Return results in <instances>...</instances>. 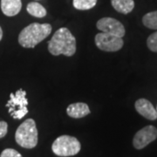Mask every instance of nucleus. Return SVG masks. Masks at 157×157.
I'll list each match as a JSON object with an SVG mask.
<instances>
[{
  "mask_svg": "<svg viewBox=\"0 0 157 157\" xmlns=\"http://www.w3.org/2000/svg\"><path fill=\"white\" fill-rule=\"evenodd\" d=\"M48 51L52 55L63 54L71 57L76 52V39L72 33L66 27L57 30L48 42Z\"/></svg>",
  "mask_w": 157,
  "mask_h": 157,
  "instance_id": "nucleus-1",
  "label": "nucleus"
},
{
  "mask_svg": "<svg viewBox=\"0 0 157 157\" xmlns=\"http://www.w3.org/2000/svg\"><path fill=\"white\" fill-rule=\"evenodd\" d=\"M52 25L50 24L33 23L23 29L18 35V43L25 48H34L50 35Z\"/></svg>",
  "mask_w": 157,
  "mask_h": 157,
  "instance_id": "nucleus-2",
  "label": "nucleus"
},
{
  "mask_svg": "<svg viewBox=\"0 0 157 157\" xmlns=\"http://www.w3.org/2000/svg\"><path fill=\"white\" fill-rule=\"evenodd\" d=\"M17 143L25 148H33L38 144V129L33 119H27L17 128L15 134Z\"/></svg>",
  "mask_w": 157,
  "mask_h": 157,
  "instance_id": "nucleus-3",
  "label": "nucleus"
},
{
  "mask_svg": "<svg viewBox=\"0 0 157 157\" xmlns=\"http://www.w3.org/2000/svg\"><path fill=\"white\" fill-rule=\"evenodd\" d=\"M28 100L26 99V92L22 88L15 94H10V99L6 103V107L11 116L15 120H21L28 113Z\"/></svg>",
  "mask_w": 157,
  "mask_h": 157,
  "instance_id": "nucleus-4",
  "label": "nucleus"
},
{
  "mask_svg": "<svg viewBox=\"0 0 157 157\" xmlns=\"http://www.w3.org/2000/svg\"><path fill=\"white\" fill-rule=\"evenodd\" d=\"M80 142L77 138L70 135H61L53 141L52 145V152L61 157L73 156L80 151Z\"/></svg>",
  "mask_w": 157,
  "mask_h": 157,
  "instance_id": "nucleus-5",
  "label": "nucleus"
},
{
  "mask_svg": "<svg viewBox=\"0 0 157 157\" xmlns=\"http://www.w3.org/2000/svg\"><path fill=\"white\" fill-rule=\"evenodd\" d=\"M95 44L100 50L113 52L121 50L123 47L124 42L121 38L105 33H100L95 36Z\"/></svg>",
  "mask_w": 157,
  "mask_h": 157,
  "instance_id": "nucleus-6",
  "label": "nucleus"
},
{
  "mask_svg": "<svg viewBox=\"0 0 157 157\" xmlns=\"http://www.w3.org/2000/svg\"><path fill=\"white\" fill-rule=\"evenodd\" d=\"M96 26L102 33L111 34L121 39L126 33V30L123 25L119 20L113 17H102L97 22Z\"/></svg>",
  "mask_w": 157,
  "mask_h": 157,
  "instance_id": "nucleus-7",
  "label": "nucleus"
},
{
  "mask_svg": "<svg viewBox=\"0 0 157 157\" xmlns=\"http://www.w3.org/2000/svg\"><path fill=\"white\" fill-rule=\"evenodd\" d=\"M157 128L155 126L148 125L140 129L134 136L133 139V146L135 148L140 150L146 147L152 141L156 140Z\"/></svg>",
  "mask_w": 157,
  "mask_h": 157,
  "instance_id": "nucleus-8",
  "label": "nucleus"
},
{
  "mask_svg": "<svg viewBox=\"0 0 157 157\" xmlns=\"http://www.w3.org/2000/svg\"><path fill=\"white\" fill-rule=\"evenodd\" d=\"M135 110L140 113L141 116L146 118L149 121H155L157 119V111L153 106L151 102L147 99H139L135 103Z\"/></svg>",
  "mask_w": 157,
  "mask_h": 157,
  "instance_id": "nucleus-9",
  "label": "nucleus"
},
{
  "mask_svg": "<svg viewBox=\"0 0 157 157\" xmlns=\"http://www.w3.org/2000/svg\"><path fill=\"white\" fill-rule=\"evenodd\" d=\"M1 10L7 17H13L19 13L22 8L21 0H1Z\"/></svg>",
  "mask_w": 157,
  "mask_h": 157,
  "instance_id": "nucleus-10",
  "label": "nucleus"
},
{
  "mask_svg": "<svg viewBox=\"0 0 157 157\" xmlns=\"http://www.w3.org/2000/svg\"><path fill=\"white\" fill-rule=\"evenodd\" d=\"M67 113L70 117L79 119L89 114L91 111L87 104L83 102H77L69 105L67 108Z\"/></svg>",
  "mask_w": 157,
  "mask_h": 157,
  "instance_id": "nucleus-11",
  "label": "nucleus"
},
{
  "mask_svg": "<svg viewBox=\"0 0 157 157\" xmlns=\"http://www.w3.org/2000/svg\"><path fill=\"white\" fill-rule=\"evenodd\" d=\"M111 5L113 9L120 13L128 14L135 8L134 0H111Z\"/></svg>",
  "mask_w": 157,
  "mask_h": 157,
  "instance_id": "nucleus-12",
  "label": "nucleus"
},
{
  "mask_svg": "<svg viewBox=\"0 0 157 157\" xmlns=\"http://www.w3.org/2000/svg\"><path fill=\"white\" fill-rule=\"evenodd\" d=\"M26 10L30 15L35 17H44L46 15V10L43 6L37 2H31L27 5Z\"/></svg>",
  "mask_w": 157,
  "mask_h": 157,
  "instance_id": "nucleus-13",
  "label": "nucleus"
},
{
  "mask_svg": "<svg viewBox=\"0 0 157 157\" xmlns=\"http://www.w3.org/2000/svg\"><path fill=\"white\" fill-rule=\"evenodd\" d=\"M142 23L147 28L157 30V11L145 14L142 17Z\"/></svg>",
  "mask_w": 157,
  "mask_h": 157,
  "instance_id": "nucleus-14",
  "label": "nucleus"
},
{
  "mask_svg": "<svg viewBox=\"0 0 157 157\" xmlns=\"http://www.w3.org/2000/svg\"><path fill=\"white\" fill-rule=\"evenodd\" d=\"M97 4V0H73V5L75 9L79 11H86L94 8Z\"/></svg>",
  "mask_w": 157,
  "mask_h": 157,
  "instance_id": "nucleus-15",
  "label": "nucleus"
},
{
  "mask_svg": "<svg viewBox=\"0 0 157 157\" xmlns=\"http://www.w3.org/2000/svg\"><path fill=\"white\" fill-rule=\"evenodd\" d=\"M147 45L148 49L154 52H157V32L152 33L147 39Z\"/></svg>",
  "mask_w": 157,
  "mask_h": 157,
  "instance_id": "nucleus-16",
  "label": "nucleus"
},
{
  "mask_svg": "<svg viewBox=\"0 0 157 157\" xmlns=\"http://www.w3.org/2000/svg\"><path fill=\"white\" fill-rule=\"evenodd\" d=\"M0 157H23L21 154L13 148H6L1 153Z\"/></svg>",
  "mask_w": 157,
  "mask_h": 157,
  "instance_id": "nucleus-17",
  "label": "nucleus"
},
{
  "mask_svg": "<svg viewBox=\"0 0 157 157\" xmlns=\"http://www.w3.org/2000/svg\"><path fill=\"white\" fill-rule=\"evenodd\" d=\"M8 131V124L6 121H0V139L4 138Z\"/></svg>",
  "mask_w": 157,
  "mask_h": 157,
  "instance_id": "nucleus-18",
  "label": "nucleus"
},
{
  "mask_svg": "<svg viewBox=\"0 0 157 157\" xmlns=\"http://www.w3.org/2000/svg\"><path fill=\"white\" fill-rule=\"evenodd\" d=\"M2 38H3V31H2V28L0 26V41H1Z\"/></svg>",
  "mask_w": 157,
  "mask_h": 157,
  "instance_id": "nucleus-19",
  "label": "nucleus"
},
{
  "mask_svg": "<svg viewBox=\"0 0 157 157\" xmlns=\"http://www.w3.org/2000/svg\"><path fill=\"white\" fill-rule=\"evenodd\" d=\"M155 109H156V111H157V107H156V108H155Z\"/></svg>",
  "mask_w": 157,
  "mask_h": 157,
  "instance_id": "nucleus-20",
  "label": "nucleus"
}]
</instances>
